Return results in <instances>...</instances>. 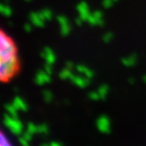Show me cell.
Wrapping results in <instances>:
<instances>
[{
    "mask_svg": "<svg viewBox=\"0 0 146 146\" xmlns=\"http://www.w3.org/2000/svg\"><path fill=\"white\" fill-rule=\"evenodd\" d=\"M0 146H13L10 139L7 138V136L0 130Z\"/></svg>",
    "mask_w": 146,
    "mask_h": 146,
    "instance_id": "2",
    "label": "cell"
},
{
    "mask_svg": "<svg viewBox=\"0 0 146 146\" xmlns=\"http://www.w3.org/2000/svg\"><path fill=\"white\" fill-rule=\"evenodd\" d=\"M21 69L22 59L16 41L0 26V84L11 82Z\"/></svg>",
    "mask_w": 146,
    "mask_h": 146,
    "instance_id": "1",
    "label": "cell"
}]
</instances>
